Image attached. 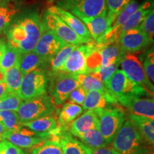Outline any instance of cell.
<instances>
[{"label":"cell","instance_id":"6da1fadb","mask_svg":"<svg viewBox=\"0 0 154 154\" xmlns=\"http://www.w3.org/2000/svg\"><path fill=\"white\" fill-rule=\"evenodd\" d=\"M44 29L38 13L31 12L11 25L7 34V44L22 54L33 51Z\"/></svg>","mask_w":154,"mask_h":154},{"label":"cell","instance_id":"7a4b0ae2","mask_svg":"<svg viewBox=\"0 0 154 154\" xmlns=\"http://www.w3.org/2000/svg\"><path fill=\"white\" fill-rule=\"evenodd\" d=\"M113 148L120 154H151L152 148L135 124L128 119L112 141Z\"/></svg>","mask_w":154,"mask_h":154},{"label":"cell","instance_id":"3957f363","mask_svg":"<svg viewBox=\"0 0 154 154\" xmlns=\"http://www.w3.org/2000/svg\"><path fill=\"white\" fill-rule=\"evenodd\" d=\"M94 111L99 119V131L108 144L112 143L126 121L124 111L120 107H108Z\"/></svg>","mask_w":154,"mask_h":154},{"label":"cell","instance_id":"277c9868","mask_svg":"<svg viewBox=\"0 0 154 154\" xmlns=\"http://www.w3.org/2000/svg\"><path fill=\"white\" fill-rule=\"evenodd\" d=\"M55 110L52 100L47 94L39 97L23 101L19 106L17 114L21 124L50 116Z\"/></svg>","mask_w":154,"mask_h":154},{"label":"cell","instance_id":"5b68a950","mask_svg":"<svg viewBox=\"0 0 154 154\" xmlns=\"http://www.w3.org/2000/svg\"><path fill=\"white\" fill-rule=\"evenodd\" d=\"M56 3L55 5L69 11L79 19L107 14L106 0H66Z\"/></svg>","mask_w":154,"mask_h":154},{"label":"cell","instance_id":"8992f818","mask_svg":"<svg viewBox=\"0 0 154 154\" xmlns=\"http://www.w3.org/2000/svg\"><path fill=\"white\" fill-rule=\"evenodd\" d=\"M124 54L125 53L121 49L118 42L103 47L96 44V49L87 57V72L100 67H106L116 63H121Z\"/></svg>","mask_w":154,"mask_h":154},{"label":"cell","instance_id":"52a82bcc","mask_svg":"<svg viewBox=\"0 0 154 154\" xmlns=\"http://www.w3.org/2000/svg\"><path fill=\"white\" fill-rule=\"evenodd\" d=\"M49 79L42 68L32 71L23 76L17 94L23 101L39 97L47 93Z\"/></svg>","mask_w":154,"mask_h":154},{"label":"cell","instance_id":"ba28073f","mask_svg":"<svg viewBox=\"0 0 154 154\" xmlns=\"http://www.w3.org/2000/svg\"><path fill=\"white\" fill-rule=\"evenodd\" d=\"M121 70L129 79L139 84L149 94L154 97V85L148 78L139 59L133 54H125L121 59Z\"/></svg>","mask_w":154,"mask_h":154},{"label":"cell","instance_id":"9c48e42d","mask_svg":"<svg viewBox=\"0 0 154 154\" xmlns=\"http://www.w3.org/2000/svg\"><path fill=\"white\" fill-rule=\"evenodd\" d=\"M53 74L54 75L49 86L50 97L54 105L59 106L68 99L71 92L80 85L74 75L62 72Z\"/></svg>","mask_w":154,"mask_h":154},{"label":"cell","instance_id":"30bf717a","mask_svg":"<svg viewBox=\"0 0 154 154\" xmlns=\"http://www.w3.org/2000/svg\"><path fill=\"white\" fill-rule=\"evenodd\" d=\"M42 19L45 28L52 32L65 43L78 47L82 44H86L94 42L86 39L77 35L61 19L56 15L49 12L47 10L45 11Z\"/></svg>","mask_w":154,"mask_h":154},{"label":"cell","instance_id":"8fae6325","mask_svg":"<svg viewBox=\"0 0 154 154\" xmlns=\"http://www.w3.org/2000/svg\"><path fill=\"white\" fill-rule=\"evenodd\" d=\"M105 86L109 93L116 99L121 96L128 94L137 96H149L141 86L129 79L120 69L116 71Z\"/></svg>","mask_w":154,"mask_h":154},{"label":"cell","instance_id":"7c38bea8","mask_svg":"<svg viewBox=\"0 0 154 154\" xmlns=\"http://www.w3.org/2000/svg\"><path fill=\"white\" fill-rule=\"evenodd\" d=\"M53 133H35L29 129L22 128L17 131H6L2 136V139H6L19 148L29 149L36 147L46 140L51 139Z\"/></svg>","mask_w":154,"mask_h":154},{"label":"cell","instance_id":"4fadbf2b","mask_svg":"<svg viewBox=\"0 0 154 154\" xmlns=\"http://www.w3.org/2000/svg\"><path fill=\"white\" fill-rule=\"evenodd\" d=\"M96 48L95 42L75 47L63 67L62 72L72 75L87 73V57Z\"/></svg>","mask_w":154,"mask_h":154},{"label":"cell","instance_id":"5bb4252c","mask_svg":"<svg viewBox=\"0 0 154 154\" xmlns=\"http://www.w3.org/2000/svg\"><path fill=\"white\" fill-rule=\"evenodd\" d=\"M152 36L139 27L127 31L121 35L119 44L125 54H134L146 49L153 43Z\"/></svg>","mask_w":154,"mask_h":154},{"label":"cell","instance_id":"9a60e30c","mask_svg":"<svg viewBox=\"0 0 154 154\" xmlns=\"http://www.w3.org/2000/svg\"><path fill=\"white\" fill-rule=\"evenodd\" d=\"M117 101L131 114L154 120V98H142L128 94L117 98Z\"/></svg>","mask_w":154,"mask_h":154},{"label":"cell","instance_id":"2e32d148","mask_svg":"<svg viewBox=\"0 0 154 154\" xmlns=\"http://www.w3.org/2000/svg\"><path fill=\"white\" fill-rule=\"evenodd\" d=\"M138 6L139 5L135 0H133L128 5H126L117 17L116 19L111 25L109 29L96 43L103 47L118 42L119 37L121 35V29L123 26L131 15L137 9Z\"/></svg>","mask_w":154,"mask_h":154},{"label":"cell","instance_id":"e0dca14e","mask_svg":"<svg viewBox=\"0 0 154 154\" xmlns=\"http://www.w3.org/2000/svg\"><path fill=\"white\" fill-rule=\"evenodd\" d=\"M66 44L52 32L45 28L33 51L43 58L47 62H50Z\"/></svg>","mask_w":154,"mask_h":154},{"label":"cell","instance_id":"ac0fdd59","mask_svg":"<svg viewBox=\"0 0 154 154\" xmlns=\"http://www.w3.org/2000/svg\"><path fill=\"white\" fill-rule=\"evenodd\" d=\"M47 11L61 19L77 35L90 41H94L86 25L72 13L57 5L51 6L47 9Z\"/></svg>","mask_w":154,"mask_h":154},{"label":"cell","instance_id":"d6986e66","mask_svg":"<svg viewBox=\"0 0 154 154\" xmlns=\"http://www.w3.org/2000/svg\"><path fill=\"white\" fill-rule=\"evenodd\" d=\"M118 101L115 97L109 91H93L88 92L85 100L83 103V110H96L105 109L111 105L118 104Z\"/></svg>","mask_w":154,"mask_h":154},{"label":"cell","instance_id":"ffe728a7","mask_svg":"<svg viewBox=\"0 0 154 154\" xmlns=\"http://www.w3.org/2000/svg\"><path fill=\"white\" fill-rule=\"evenodd\" d=\"M93 128L99 129V119L95 111L88 110L73 121L69 131L71 134L78 138Z\"/></svg>","mask_w":154,"mask_h":154},{"label":"cell","instance_id":"44dd1931","mask_svg":"<svg viewBox=\"0 0 154 154\" xmlns=\"http://www.w3.org/2000/svg\"><path fill=\"white\" fill-rule=\"evenodd\" d=\"M60 127L57 137L60 141L63 154H91V149L73 137L72 134L64 131Z\"/></svg>","mask_w":154,"mask_h":154},{"label":"cell","instance_id":"7402d4cb","mask_svg":"<svg viewBox=\"0 0 154 154\" xmlns=\"http://www.w3.org/2000/svg\"><path fill=\"white\" fill-rule=\"evenodd\" d=\"M80 20L86 25L92 39L95 42L104 35L112 25L107 14L93 18H83Z\"/></svg>","mask_w":154,"mask_h":154},{"label":"cell","instance_id":"603a6c76","mask_svg":"<svg viewBox=\"0 0 154 154\" xmlns=\"http://www.w3.org/2000/svg\"><path fill=\"white\" fill-rule=\"evenodd\" d=\"M153 9L154 0H144L125 22L121 29V34L127 31L138 27Z\"/></svg>","mask_w":154,"mask_h":154},{"label":"cell","instance_id":"cb8c5ba5","mask_svg":"<svg viewBox=\"0 0 154 154\" xmlns=\"http://www.w3.org/2000/svg\"><path fill=\"white\" fill-rule=\"evenodd\" d=\"M128 119L137 127L145 140L154 147V120L145 117L129 114Z\"/></svg>","mask_w":154,"mask_h":154},{"label":"cell","instance_id":"d4e9b609","mask_svg":"<svg viewBox=\"0 0 154 154\" xmlns=\"http://www.w3.org/2000/svg\"><path fill=\"white\" fill-rule=\"evenodd\" d=\"M22 126L26 127L35 133H53L57 129V123L56 119L51 116L41 117L35 120L22 123Z\"/></svg>","mask_w":154,"mask_h":154},{"label":"cell","instance_id":"484cf974","mask_svg":"<svg viewBox=\"0 0 154 154\" xmlns=\"http://www.w3.org/2000/svg\"><path fill=\"white\" fill-rule=\"evenodd\" d=\"M83 111V108L80 105L70 102L64 103L59 112L58 124L61 128H65L82 114Z\"/></svg>","mask_w":154,"mask_h":154},{"label":"cell","instance_id":"4316f807","mask_svg":"<svg viewBox=\"0 0 154 154\" xmlns=\"http://www.w3.org/2000/svg\"><path fill=\"white\" fill-rule=\"evenodd\" d=\"M46 63H47V61L37 54L34 51H30L22 54L19 66L21 73L24 76L32 71L40 69Z\"/></svg>","mask_w":154,"mask_h":154},{"label":"cell","instance_id":"83f0119b","mask_svg":"<svg viewBox=\"0 0 154 154\" xmlns=\"http://www.w3.org/2000/svg\"><path fill=\"white\" fill-rule=\"evenodd\" d=\"M80 86L85 90L86 93L93 91H109L105 84L99 78L89 73L74 75Z\"/></svg>","mask_w":154,"mask_h":154},{"label":"cell","instance_id":"f1b7e54d","mask_svg":"<svg viewBox=\"0 0 154 154\" xmlns=\"http://www.w3.org/2000/svg\"><path fill=\"white\" fill-rule=\"evenodd\" d=\"M19 64L7 69L4 72V81L7 84L9 93L17 94L23 78V75L20 72Z\"/></svg>","mask_w":154,"mask_h":154},{"label":"cell","instance_id":"f546056e","mask_svg":"<svg viewBox=\"0 0 154 154\" xmlns=\"http://www.w3.org/2000/svg\"><path fill=\"white\" fill-rule=\"evenodd\" d=\"M78 138L84 145L91 149H99L109 145L98 128L89 130Z\"/></svg>","mask_w":154,"mask_h":154},{"label":"cell","instance_id":"4dcf8cb0","mask_svg":"<svg viewBox=\"0 0 154 154\" xmlns=\"http://www.w3.org/2000/svg\"><path fill=\"white\" fill-rule=\"evenodd\" d=\"M75 46L66 44L61 49L58 51L57 54L50 61L51 68L53 73L62 72L63 67L69 56L75 49Z\"/></svg>","mask_w":154,"mask_h":154},{"label":"cell","instance_id":"1f68e13d","mask_svg":"<svg viewBox=\"0 0 154 154\" xmlns=\"http://www.w3.org/2000/svg\"><path fill=\"white\" fill-rule=\"evenodd\" d=\"M19 11V7L12 4L0 5V33L8 27Z\"/></svg>","mask_w":154,"mask_h":154},{"label":"cell","instance_id":"d6a6232c","mask_svg":"<svg viewBox=\"0 0 154 154\" xmlns=\"http://www.w3.org/2000/svg\"><path fill=\"white\" fill-rule=\"evenodd\" d=\"M0 123L7 131H17L22 128L17 111H0Z\"/></svg>","mask_w":154,"mask_h":154},{"label":"cell","instance_id":"836d02e7","mask_svg":"<svg viewBox=\"0 0 154 154\" xmlns=\"http://www.w3.org/2000/svg\"><path fill=\"white\" fill-rule=\"evenodd\" d=\"M32 154H63V151L59 138L54 136L34 148Z\"/></svg>","mask_w":154,"mask_h":154},{"label":"cell","instance_id":"e575fe53","mask_svg":"<svg viewBox=\"0 0 154 154\" xmlns=\"http://www.w3.org/2000/svg\"><path fill=\"white\" fill-rule=\"evenodd\" d=\"M21 56H22V54L19 51L7 44V49L4 54L2 59L0 61V69L2 72L4 73L7 69L11 68L15 65L19 64Z\"/></svg>","mask_w":154,"mask_h":154},{"label":"cell","instance_id":"d590c367","mask_svg":"<svg viewBox=\"0 0 154 154\" xmlns=\"http://www.w3.org/2000/svg\"><path fill=\"white\" fill-rule=\"evenodd\" d=\"M22 102L17 94L7 93L0 99V111H17Z\"/></svg>","mask_w":154,"mask_h":154},{"label":"cell","instance_id":"8d00e7d4","mask_svg":"<svg viewBox=\"0 0 154 154\" xmlns=\"http://www.w3.org/2000/svg\"><path fill=\"white\" fill-rule=\"evenodd\" d=\"M132 1L133 0H106L107 15L112 24L122 9Z\"/></svg>","mask_w":154,"mask_h":154},{"label":"cell","instance_id":"74e56055","mask_svg":"<svg viewBox=\"0 0 154 154\" xmlns=\"http://www.w3.org/2000/svg\"><path fill=\"white\" fill-rule=\"evenodd\" d=\"M121 63H116L114 64L110 65L106 67H100V68L95 69V70L91 71V72H87L89 73L94 76H95L99 78L103 84H106L110 79L111 77L113 76V74L116 72L120 66Z\"/></svg>","mask_w":154,"mask_h":154},{"label":"cell","instance_id":"f35d334b","mask_svg":"<svg viewBox=\"0 0 154 154\" xmlns=\"http://www.w3.org/2000/svg\"><path fill=\"white\" fill-rule=\"evenodd\" d=\"M142 65L148 78L154 83V49L147 51Z\"/></svg>","mask_w":154,"mask_h":154},{"label":"cell","instance_id":"ab89813d","mask_svg":"<svg viewBox=\"0 0 154 154\" xmlns=\"http://www.w3.org/2000/svg\"><path fill=\"white\" fill-rule=\"evenodd\" d=\"M138 27L149 36H154V9Z\"/></svg>","mask_w":154,"mask_h":154},{"label":"cell","instance_id":"60d3db41","mask_svg":"<svg viewBox=\"0 0 154 154\" xmlns=\"http://www.w3.org/2000/svg\"><path fill=\"white\" fill-rule=\"evenodd\" d=\"M87 93L85 91V90L83 88L82 86H79L76 88H75L74 91L71 92L68 99L69 100L70 103H76L78 105H82L85 100L86 96Z\"/></svg>","mask_w":154,"mask_h":154},{"label":"cell","instance_id":"b9f144b4","mask_svg":"<svg viewBox=\"0 0 154 154\" xmlns=\"http://www.w3.org/2000/svg\"><path fill=\"white\" fill-rule=\"evenodd\" d=\"M22 151L6 139L0 140V154H22Z\"/></svg>","mask_w":154,"mask_h":154},{"label":"cell","instance_id":"7bdbcfd3","mask_svg":"<svg viewBox=\"0 0 154 154\" xmlns=\"http://www.w3.org/2000/svg\"><path fill=\"white\" fill-rule=\"evenodd\" d=\"M91 154H120L113 148L103 147L99 149H91Z\"/></svg>","mask_w":154,"mask_h":154},{"label":"cell","instance_id":"ee69618b","mask_svg":"<svg viewBox=\"0 0 154 154\" xmlns=\"http://www.w3.org/2000/svg\"><path fill=\"white\" fill-rule=\"evenodd\" d=\"M8 92L7 84L4 80L0 81V99L5 96Z\"/></svg>","mask_w":154,"mask_h":154},{"label":"cell","instance_id":"f6af8a7d","mask_svg":"<svg viewBox=\"0 0 154 154\" xmlns=\"http://www.w3.org/2000/svg\"><path fill=\"white\" fill-rule=\"evenodd\" d=\"M7 44H6V42H4L3 40L0 39V61L2 59L4 54H5L6 49H7Z\"/></svg>","mask_w":154,"mask_h":154},{"label":"cell","instance_id":"bcb514c9","mask_svg":"<svg viewBox=\"0 0 154 154\" xmlns=\"http://www.w3.org/2000/svg\"><path fill=\"white\" fill-rule=\"evenodd\" d=\"M6 131H7V129H6L3 125L0 123V140H2V136Z\"/></svg>","mask_w":154,"mask_h":154},{"label":"cell","instance_id":"7dc6e473","mask_svg":"<svg viewBox=\"0 0 154 154\" xmlns=\"http://www.w3.org/2000/svg\"><path fill=\"white\" fill-rule=\"evenodd\" d=\"M20 1H23V0H2L3 3L9 2H20Z\"/></svg>","mask_w":154,"mask_h":154},{"label":"cell","instance_id":"c3c4849f","mask_svg":"<svg viewBox=\"0 0 154 154\" xmlns=\"http://www.w3.org/2000/svg\"><path fill=\"white\" fill-rule=\"evenodd\" d=\"M4 80V73L2 72V70L0 69V81Z\"/></svg>","mask_w":154,"mask_h":154},{"label":"cell","instance_id":"681fc988","mask_svg":"<svg viewBox=\"0 0 154 154\" xmlns=\"http://www.w3.org/2000/svg\"><path fill=\"white\" fill-rule=\"evenodd\" d=\"M48 1H49V2H61V1H66V0H48Z\"/></svg>","mask_w":154,"mask_h":154},{"label":"cell","instance_id":"f907efd6","mask_svg":"<svg viewBox=\"0 0 154 154\" xmlns=\"http://www.w3.org/2000/svg\"><path fill=\"white\" fill-rule=\"evenodd\" d=\"M22 154H26V153H22Z\"/></svg>","mask_w":154,"mask_h":154},{"label":"cell","instance_id":"816d5d0a","mask_svg":"<svg viewBox=\"0 0 154 154\" xmlns=\"http://www.w3.org/2000/svg\"><path fill=\"white\" fill-rule=\"evenodd\" d=\"M0 1H1V0H0Z\"/></svg>","mask_w":154,"mask_h":154}]
</instances>
